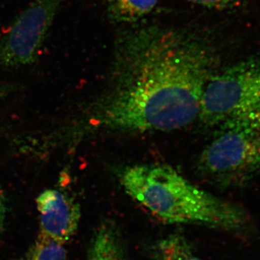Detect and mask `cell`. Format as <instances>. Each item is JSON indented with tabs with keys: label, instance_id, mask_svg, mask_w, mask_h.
Listing matches in <instances>:
<instances>
[{
	"label": "cell",
	"instance_id": "cell-1",
	"mask_svg": "<svg viewBox=\"0 0 260 260\" xmlns=\"http://www.w3.org/2000/svg\"><path fill=\"white\" fill-rule=\"evenodd\" d=\"M216 63L208 39L191 29L148 25L121 32L110 85L99 101L93 124L139 133L189 125L198 119Z\"/></svg>",
	"mask_w": 260,
	"mask_h": 260
},
{
	"label": "cell",
	"instance_id": "cell-2",
	"mask_svg": "<svg viewBox=\"0 0 260 260\" xmlns=\"http://www.w3.org/2000/svg\"><path fill=\"white\" fill-rule=\"evenodd\" d=\"M119 180L129 197L166 223L241 234L250 232L252 226L242 207L198 187L169 166H130L121 171Z\"/></svg>",
	"mask_w": 260,
	"mask_h": 260
},
{
	"label": "cell",
	"instance_id": "cell-3",
	"mask_svg": "<svg viewBox=\"0 0 260 260\" xmlns=\"http://www.w3.org/2000/svg\"><path fill=\"white\" fill-rule=\"evenodd\" d=\"M198 118L216 129L231 124L260 129V54L217 71L210 78Z\"/></svg>",
	"mask_w": 260,
	"mask_h": 260
},
{
	"label": "cell",
	"instance_id": "cell-4",
	"mask_svg": "<svg viewBox=\"0 0 260 260\" xmlns=\"http://www.w3.org/2000/svg\"><path fill=\"white\" fill-rule=\"evenodd\" d=\"M198 168L220 186L243 185L260 176V129L231 124L217 129L200 154Z\"/></svg>",
	"mask_w": 260,
	"mask_h": 260
},
{
	"label": "cell",
	"instance_id": "cell-5",
	"mask_svg": "<svg viewBox=\"0 0 260 260\" xmlns=\"http://www.w3.org/2000/svg\"><path fill=\"white\" fill-rule=\"evenodd\" d=\"M65 0H34L0 38V64L17 68L31 64L45 42Z\"/></svg>",
	"mask_w": 260,
	"mask_h": 260
},
{
	"label": "cell",
	"instance_id": "cell-6",
	"mask_svg": "<svg viewBox=\"0 0 260 260\" xmlns=\"http://www.w3.org/2000/svg\"><path fill=\"white\" fill-rule=\"evenodd\" d=\"M37 205L40 218V236L63 244L74 236L81 212L73 198L64 191L48 189L38 196Z\"/></svg>",
	"mask_w": 260,
	"mask_h": 260
},
{
	"label": "cell",
	"instance_id": "cell-7",
	"mask_svg": "<svg viewBox=\"0 0 260 260\" xmlns=\"http://www.w3.org/2000/svg\"><path fill=\"white\" fill-rule=\"evenodd\" d=\"M115 225L103 223L90 243L86 260H131Z\"/></svg>",
	"mask_w": 260,
	"mask_h": 260
},
{
	"label": "cell",
	"instance_id": "cell-8",
	"mask_svg": "<svg viewBox=\"0 0 260 260\" xmlns=\"http://www.w3.org/2000/svg\"><path fill=\"white\" fill-rule=\"evenodd\" d=\"M158 0H107L109 18L116 23H131L146 16Z\"/></svg>",
	"mask_w": 260,
	"mask_h": 260
},
{
	"label": "cell",
	"instance_id": "cell-9",
	"mask_svg": "<svg viewBox=\"0 0 260 260\" xmlns=\"http://www.w3.org/2000/svg\"><path fill=\"white\" fill-rule=\"evenodd\" d=\"M155 260H203L195 254L182 236L173 234L157 243Z\"/></svg>",
	"mask_w": 260,
	"mask_h": 260
},
{
	"label": "cell",
	"instance_id": "cell-10",
	"mask_svg": "<svg viewBox=\"0 0 260 260\" xmlns=\"http://www.w3.org/2000/svg\"><path fill=\"white\" fill-rule=\"evenodd\" d=\"M19 260H68L64 244L40 236Z\"/></svg>",
	"mask_w": 260,
	"mask_h": 260
},
{
	"label": "cell",
	"instance_id": "cell-11",
	"mask_svg": "<svg viewBox=\"0 0 260 260\" xmlns=\"http://www.w3.org/2000/svg\"><path fill=\"white\" fill-rule=\"evenodd\" d=\"M194 4L213 10H224L232 8L240 0H189Z\"/></svg>",
	"mask_w": 260,
	"mask_h": 260
},
{
	"label": "cell",
	"instance_id": "cell-12",
	"mask_svg": "<svg viewBox=\"0 0 260 260\" xmlns=\"http://www.w3.org/2000/svg\"><path fill=\"white\" fill-rule=\"evenodd\" d=\"M5 218H6V205L3 191L0 189V237L4 231Z\"/></svg>",
	"mask_w": 260,
	"mask_h": 260
},
{
	"label": "cell",
	"instance_id": "cell-13",
	"mask_svg": "<svg viewBox=\"0 0 260 260\" xmlns=\"http://www.w3.org/2000/svg\"><path fill=\"white\" fill-rule=\"evenodd\" d=\"M7 93V87L0 83V100L5 96V94Z\"/></svg>",
	"mask_w": 260,
	"mask_h": 260
}]
</instances>
